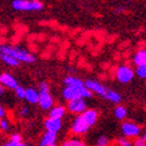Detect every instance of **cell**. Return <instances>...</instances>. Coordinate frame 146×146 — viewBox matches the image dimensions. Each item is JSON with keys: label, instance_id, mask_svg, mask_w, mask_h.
I'll list each match as a JSON object with an SVG mask.
<instances>
[{"label": "cell", "instance_id": "obj_4", "mask_svg": "<svg viewBox=\"0 0 146 146\" xmlns=\"http://www.w3.org/2000/svg\"><path fill=\"white\" fill-rule=\"evenodd\" d=\"M134 75H135V70L128 64L118 65L114 71V76L116 78V81L122 84L129 83L134 78Z\"/></svg>", "mask_w": 146, "mask_h": 146}, {"label": "cell", "instance_id": "obj_16", "mask_svg": "<svg viewBox=\"0 0 146 146\" xmlns=\"http://www.w3.org/2000/svg\"><path fill=\"white\" fill-rule=\"evenodd\" d=\"M133 64L135 67H141V65H146V48L139 49L134 54L133 60H132Z\"/></svg>", "mask_w": 146, "mask_h": 146}, {"label": "cell", "instance_id": "obj_23", "mask_svg": "<svg viewBox=\"0 0 146 146\" xmlns=\"http://www.w3.org/2000/svg\"><path fill=\"white\" fill-rule=\"evenodd\" d=\"M116 146H133V141L126 137H120L116 139Z\"/></svg>", "mask_w": 146, "mask_h": 146}, {"label": "cell", "instance_id": "obj_24", "mask_svg": "<svg viewBox=\"0 0 146 146\" xmlns=\"http://www.w3.org/2000/svg\"><path fill=\"white\" fill-rule=\"evenodd\" d=\"M10 128H11V122L9 120L6 118L0 119V131H3V132H9Z\"/></svg>", "mask_w": 146, "mask_h": 146}, {"label": "cell", "instance_id": "obj_25", "mask_svg": "<svg viewBox=\"0 0 146 146\" xmlns=\"http://www.w3.org/2000/svg\"><path fill=\"white\" fill-rule=\"evenodd\" d=\"M135 75L139 77V78H143V80H146V65H141V67H137L135 68Z\"/></svg>", "mask_w": 146, "mask_h": 146}, {"label": "cell", "instance_id": "obj_15", "mask_svg": "<svg viewBox=\"0 0 146 146\" xmlns=\"http://www.w3.org/2000/svg\"><path fill=\"white\" fill-rule=\"evenodd\" d=\"M82 116H83V119L86 120V122L92 127V126H94V125H95V123L98 122L99 112L96 111V109H94V108H88V109H87V111L82 114Z\"/></svg>", "mask_w": 146, "mask_h": 146}, {"label": "cell", "instance_id": "obj_32", "mask_svg": "<svg viewBox=\"0 0 146 146\" xmlns=\"http://www.w3.org/2000/svg\"><path fill=\"white\" fill-rule=\"evenodd\" d=\"M4 118H6V109L0 104V119H4Z\"/></svg>", "mask_w": 146, "mask_h": 146}, {"label": "cell", "instance_id": "obj_27", "mask_svg": "<svg viewBox=\"0 0 146 146\" xmlns=\"http://www.w3.org/2000/svg\"><path fill=\"white\" fill-rule=\"evenodd\" d=\"M38 92L39 93H50V86L46 81H42L38 84Z\"/></svg>", "mask_w": 146, "mask_h": 146}, {"label": "cell", "instance_id": "obj_30", "mask_svg": "<svg viewBox=\"0 0 146 146\" xmlns=\"http://www.w3.org/2000/svg\"><path fill=\"white\" fill-rule=\"evenodd\" d=\"M133 146H146V141L141 137L137 138V139H134V141H133Z\"/></svg>", "mask_w": 146, "mask_h": 146}, {"label": "cell", "instance_id": "obj_36", "mask_svg": "<svg viewBox=\"0 0 146 146\" xmlns=\"http://www.w3.org/2000/svg\"><path fill=\"white\" fill-rule=\"evenodd\" d=\"M51 146H57V145H51Z\"/></svg>", "mask_w": 146, "mask_h": 146}, {"label": "cell", "instance_id": "obj_35", "mask_svg": "<svg viewBox=\"0 0 146 146\" xmlns=\"http://www.w3.org/2000/svg\"><path fill=\"white\" fill-rule=\"evenodd\" d=\"M141 138H143V139H144V140L146 141V132H145V133L143 134V137H141Z\"/></svg>", "mask_w": 146, "mask_h": 146}, {"label": "cell", "instance_id": "obj_31", "mask_svg": "<svg viewBox=\"0 0 146 146\" xmlns=\"http://www.w3.org/2000/svg\"><path fill=\"white\" fill-rule=\"evenodd\" d=\"M0 146H26V144L24 141L23 143H19V144H16V143H12L11 140H9V141L4 143L3 145H0Z\"/></svg>", "mask_w": 146, "mask_h": 146}, {"label": "cell", "instance_id": "obj_26", "mask_svg": "<svg viewBox=\"0 0 146 146\" xmlns=\"http://www.w3.org/2000/svg\"><path fill=\"white\" fill-rule=\"evenodd\" d=\"M18 115L20 118H27L30 115V108L27 106H21L18 108Z\"/></svg>", "mask_w": 146, "mask_h": 146}, {"label": "cell", "instance_id": "obj_19", "mask_svg": "<svg viewBox=\"0 0 146 146\" xmlns=\"http://www.w3.org/2000/svg\"><path fill=\"white\" fill-rule=\"evenodd\" d=\"M0 61H1L4 64L9 65V67H12V68H16V67H18V65L20 64V62H18L16 58H13L10 55L1 54V52H0Z\"/></svg>", "mask_w": 146, "mask_h": 146}, {"label": "cell", "instance_id": "obj_12", "mask_svg": "<svg viewBox=\"0 0 146 146\" xmlns=\"http://www.w3.org/2000/svg\"><path fill=\"white\" fill-rule=\"evenodd\" d=\"M57 141V133L55 132H50V131H45L43 135L40 137L39 140V146H51V145H56Z\"/></svg>", "mask_w": 146, "mask_h": 146}, {"label": "cell", "instance_id": "obj_13", "mask_svg": "<svg viewBox=\"0 0 146 146\" xmlns=\"http://www.w3.org/2000/svg\"><path fill=\"white\" fill-rule=\"evenodd\" d=\"M24 100L30 105H38V102H39V92L36 88H33V87L26 88L25 99Z\"/></svg>", "mask_w": 146, "mask_h": 146}, {"label": "cell", "instance_id": "obj_2", "mask_svg": "<svg viewBox=\"0 0 146 146\" xmlns=\"http://www.w3.org/2000/svg\"><path fill=\"white\" fill-rule=\"evenodd\" d=\"M94 94L86 88V86H77V87H64L62 90L63 100L67 102L78 99H92Z\"/></svg>", "mask_w": 146, "mask_h": 146}, {"label": "cell", "instance_id": "obj_3", "mask_svg": "<svg viewBox=\"0 0 146 146\" xmlns=\"http://www.w3.org/2000/svg\"><path fill=\"white\" fill-rule=\"evenodd\" d=\"M11 6L16 11H40L44 9V4L38 0H13L11 3Z\"/></svg>", "mask_w": 146, "mask_h": 146}, {"label": "cell", "instance_id": "obj_9", "mask_svg": "<svg viewBox=\"0 0 146 146\" xmlns=\"http://www.w3.org/2000/svg\"><path fill=\"white\" fill-rule=\"evenodd\" d=\"M0 86L5 87V88H9V89H14V90L19 87L16 77L9 74V72H1L0 74Z\"/></svg>", "mask_w": 146, "mask_h": 146}, {"label": "cell", "instance_id": "obj_7", "mask_svg": "<svg viewBox=\"0 0 146 146\" xmlns=\"http://www.w3.org/2000/svg\"><path fill=\"white\" fill-rule=\"evenodd\" d=\"M84 86L87 89H89L93 94H95V95H99L100 98L102 99H107V94H108V88L107 87H105L102 83H100L99 81H96V80H86L84 81Z\"/></svg>", "mask_w": 146, "mask_h": 146}, {"label": "cell", "instance_id": "obj_21", "mask_svg": "<svg viewBox=\"0 0 146 146\" xmlns=\"http://www.w3.org/2000/svg\"><path fill=\"white\" fill-rule=\"evenodd\" d=\"M106 100H108L109 102H112V104H114V105L118 106V105H120V102H121V95H120L118 92L109 89Z\"/></svg>", "mask_w": 146, "mask_h": 146}, {"label": "cell", "instance_id": "obj_6", "mask_svg": "<svg viewBox=\"0 0 146 146\" xmlns=\"http://www.w3.org/2000/svg\"><path fill=\"white\" fill-rule=\"evenodd\" d=\"M90 129V126L86 122L82 115H77L76 118L72 120L71 126H70V132L78 137V135H84L86 133H88V131Z\"/></svg>", "mask_w": 146, "mask_h": 146}, {"label": "cell", "instance_id": "obj_8", "mask_svg": "<svg viewBox=\"0 0 146 146\" xmlns=\"http://www.w3.org/2000/svg\"><path fill=\"white\" fill-rule=\"evenodd\" d=\"M67 109L70 113L77 116V115H82L88 109V106H87V102L84 99H78L67 102Z\"/></svg>", "mask_w": 146, "mask_h": 146}, {"label": "cell", "instance_id": "obj_1", "mask_svg": "<svg viewBox=\"0 0 146 146\" xmlns=\"http://www.w3.org/2000/svg\"><path fill=\"white\" fill-rule=\"evenodd\" d=\"M0 52L10 55L13 58H16L18 62H23V63H33L36 61L35 55L29 52L27 50L20 48V46H16V45L0 44Z\"/></svg>", "mask_w": 146, "mask_h": 146}, {"label": "cell", "instance_id": "obj_22", "mask_svg": "<svg viewBox=\"0 0 146 146\" xmlns=\"http://www.w3.org/2000/svg\"><path fill=\"white\" fill-rule=\"evenodd\" d=\"M111 145V140H109V138L107 135H100L96 141H95V146H109Z\"/></svg>", "mask_w": 146, "mask_h": 146}, {"label": "cell", "instance_id": "obj_17", "mask_svg": "<svg viewBox=\"0 0 146 146\" xmlns=\"http://www.w3.org/2000/svg\"><path fill=\"white\" fill-rule=\"evenodd\" d=\"M63 82L65 87H77V86H84V82L80 77L74 76V75H68L65 76Z\"/></svg>", "mask_w": 146, "mask_h": 146}, {"label": "cell", "instance_id": "obj_14", "mask_svg": "<svg viewBox=\"0 0 146 146\" xmlns=\"http://www.w3.org/2000/svg\"><path fill=\"white\" fill-rule=\"evenodd\" d=\"M67 111H68L67 107H64L63 105H55L49 111V118L62 120L64 118V115L67 114Z\"/></svg>", "mask_w": 146, "mask_h": 146}, {"label": "cell", "instance_id": "obj_20", "mask_svg": "<svg viewBox=\"0 0 146 146\" xmlns=\"http://www.w3.org/2000/svg\"><path fill=\"white\" fill-rule=\"evenodd\" d=\"M61 146H88L86 144L84 140H82L81 138L78 137H72V138H68L65 139Z\"/></svg>", "mask_w": 146, "mask_h": 146}, {"label": "cell", "instance_id": "obj_18", "mask_svg": "<svg viewBox=\"0 0 146 146\" xmlns=\"http://www.w3.org/2000/svg\"><path fill=\"white\" fill-rule=\"evenodd\" d=\"M114 116L118 120H121V121H126L127 116H128V111L125 106H121V105H118L115 108H114Z\"/></svg>", "mask_w": 146, "mask_h": 146}, {"label": "cell", "instance_id": "obj_33", "mask_svg": "<svg viewBox=\"0 0 146 146\" xmlns=\"http://www.w3.org/2000/svg\"><path fill=\"white\" fill-rule=\"evenodd\" d=\"M5 93H6V89H5V87H3V86H0V96H3V95H5Z\"/></svg>", "mask_w": 146, "mask_h": 146}, {"label": "cell", "instance_id": "obj_29", "mask_svg": "<svg viewBox=\"0 0 146 146\" xmlns=\"http://www.w3.org/2000/svg\"><path fill=\"white\" fill-rule=\"evenodd\" d=\"M12 143H16V144H19V143H23V137H21L20 133H12L10 139Z\"/></svg>", "mask_w": 146, "mask_h": 146}, {"label": "cell", "instance_id": "obj_28", "mask_svg": "<svg viewBox=\"0 0 146 146\" xmlns=\"http://www.w3.org/2000/svg\"><path fill=\"white\" fill-rule=\"evenodd\" d=\"M25 92H26V88H24V87H21V86H19L18 88L14 90V93H16V96L19 100H24L25 99Z\"/></svg>", "mask_w": 146, "mask_h": 146}, {"label": "cell", "instance_id": "obj_34", "mask_svg": "<svg viewBox=\"0 0 146 146\" xmlns=\"http://www.w3.org/2000/svg\"><path fill=\"white\" fill-rule=\"evenodd\" d=\"M123 11H125V7H119V9L115 10L116 13H120V12H123Z\"/></svg>", "mask_w": 146, "mask_h": 146}, {"label": "cell", "instance_id": "obj_11", "mask_svg": "<svg viewBox=\"0 0 146 146\" xmlns=\"http://www.w3.org/2000/svg\"><path fill=\"white\" fill-rule=\"evenodd\" d=\"M63 122L60 119H52V118H46L44 120V128L45 131H50V132H60L62 129Z\"/></svg>", "mask_w": 146, "mask_h": 146}, {"label": "cell", "instance_id": "obj_5", "mask_svg": "<svg viewBox=\"0 0 146 146\" xmlns=\"http://www.w3.org/2000/svg\"><path fill=\"white\" fill-rule=\"evenodd\" d=\"M121 132H122V137H126L132 140V139L139 138L141 133V127L134 121L126 120V121H122L121 123Z\"/></svg>", "mask_w": 146, "mask_h": 146}, {"label": "cell", "instance_id": "obj_10", "mask_svg": "<svg viewBox=\"0 0 146 146\" xmlns=\"http://www.w3.org/2000/svg\"><path fill=\"white\" fill-rule=\"evenodd\" d=\"M39 107L43 111H50L51 108L55 106L54 98L50 93H39Z\"/></svg>", "mask_w": 146, "mask_h": 146}]
</instances>
